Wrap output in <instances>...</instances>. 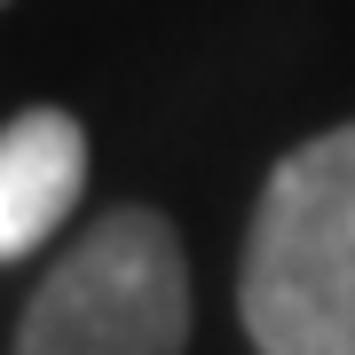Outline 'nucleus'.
Returning <instances> with one entry per match:
<instances>
[{"label":"nucleus","instance_id":"nucleus-1","mask_svg":"<svg viewBox=\"0 0 355 355\" xmlns=\"http://www.w3.org/2000/svg\"><path fill=\"white\" fill-rule=\"evenodd\" d=\"M237 308L253 355H355V127L308 135L261 182Z\"/></svg>","mask_w":355,"mask_h":355},{"label":"nucleus","instance_id":"nucleus-2","mask_svg":"<svg viewBox=\"0 0 355 355\" xmlns=\"http://www.w3.org/2000/svg\"><path fill=\"white\" fill-rule=\"evenodd\" d=\"M190 347V261L174 221L119 205L40 277L16 355H182Z\"/></svg>","mask_w":355,"mask_h":355},{"label":"nucleus","instance_id":"nucleus-3","mask_svg":"<svg viewBox=\"0 0 355 355\" xmlns=\"http://www.w3.org/2000/svg\"><path fill=\"white\" fill-rule=\"evenodd\" d=\"M87 190V127L55 103L0 127V261H24L71 221Z\"/></svg>","mask_w":355,"mask_h":355}]
</instances>
